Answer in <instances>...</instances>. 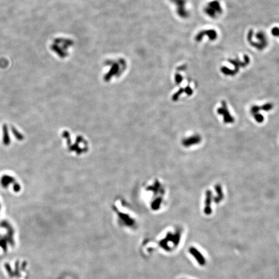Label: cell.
I'll use <instances>...</instances> for the list:
<instances>
[{
  "label": "cell",
  "mask_w": 279,
  "mask_h": 279,
  "mask_svg": "<svg viewBox=\"0 0 279 279\" xmlns=\"http://www.w3.org/2000/svg\"><path fill=\"white\" fill-rule=\"evenodd\" d=\"M271 34L275 37L279 38V28L277 27H273L271 29Z\"/></svg>",
  "instance_id": "cell-8"
},
{
  "label": "cell",
  "mask_w": 279,
  "mask_h": 279,
  "mask_svg": "<svg viewBox=\"0 0 279 279\" xmlns=\"http://www.w3.org/2000/svg\"><path fill=\"white\" fill-rule=\"evenodd\" d=\"M205 36H207L209 38V40L211 41H214L216 40L218 37V34L216 31L214 29H208L200 30L197 34L195 36V40L197 42H200V41L203 39Z\"/></svg>",
  "instance_id": "cell-4"
},
{
  "label": "cell",
  "mask_w": 279,
  "mask_h": 279,
  "mask_svg": "<svg viewBox=\"0 0 279 279\" xmlns=\"http://www.w3.org/2000/svg\"><path fill=\"white\" fill-rule=\"evenodd\" d=\"M217 112L219 114L222 115L223 116V120L225 123H232L234 122V118L230 114V112L228 110L227 104L225 101H222V105L217 110Z\"/></svg>",
  "instance_id": "cell-5"
},
{
  "label": "cell",
  "mask_w": 279,
  "mask_h": 279,
  "mask_svg": "<svg viewBox=\"0 0 279 279\" xmlns=\"http://www.w3.org/2000/svg\"><path fill=\"white\" fill-rule=\"evenodd\" d=\"M228 61L234 66L235 69H230L226 67H222L220 68V71L226 76H235L239 73L240 68H244L248 65L250 63V59L247 55H244V61H240L239 58H236L235 59H229Z\"/></svg>",
  "instance_id": "cell-2"
},
{
  "label": "cell",
  "mask_w": 279,
  "mask_h": 279,
  "mask_svg": "<svg viewBox=\"0 0 279 279\" xmlns=\"http://www.w3.org/2000/svg\"><path fill=\"white\" fill-rule=\"evenodd\" d=\"M204 11L206 15L211 18L215 19L217 18L218 15H220L222 13L223 10L219 1L215 0V1L209 2L207 5H206L204 9Z\"/></svg>",
  "instance_id": "cell-3"
},
{
  "label": "cell",
  "mask_w": 279,
  "mask_h": 279,
  "mask_svg": "<svg viewBox=\"0 0 279 279\" xmlns=\"http://www.w3.org/2000/svg\"><path fill=\"white\" fill-rule=\"evenodd\" d=\"M73 44L72 41L67 38H56L51 44V50L61 58H65L68 54L69 47Z\"/></svg>",
  "instance_id": "cell-1"
},
{
  "label": "cell",
  "mask_w": 279,
  "mask_h": 279,
  "mask_svg": "<svg viewBox=\"0 0 279 279\" xmlns=\"http://www.w3.org/2000/svg\"><path fill=\"white\" fill-rule=\"evenodd\" d=\"M255 37L258 40V42H257V49H258L259 50H262L265 49V48L268 46V38L266 37V34L264 32H262V31H259V32L256 34L255 36Z\"/></svg>",
  "instance_id": "cell-6"
},
{
  "label": "cell",
  "mask_w": 279,
  "mask_h": 279,
  "mask_svg": "<svg viewBox=\"0 0 279 279\" xmlns=\"http://www.w3.org/2000/svg\"><path fill=\"white\" fill-rule=\"evenodd\" d=\"M273 107V105L272 103H266V104L262 105V106L260 107L258 105H254L253 106L251 109V112L253 115L259 114V112L260 110H265V111H268V110H270L272 109V108Z\"/></svg>",
  "instance_id": "cell-7"
}]
</instances>
